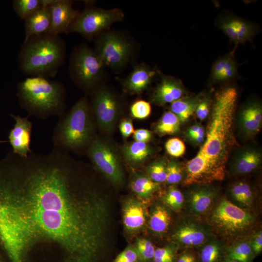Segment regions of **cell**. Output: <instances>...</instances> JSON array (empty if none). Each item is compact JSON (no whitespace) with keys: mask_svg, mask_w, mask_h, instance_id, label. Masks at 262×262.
<instances>
[{"mask_svg":"<svg viewBox=\"0 0 262 262\" xmlns=\"http://www.w3.org/2000/svg\"><path fill=\"white\" fill-rule=\"evenodd\" d=\"M201 99L200 95L193 97H183L171 103L170 111L178 116L180 122H185L195 112Z\"/></svg>","mask_w":262,"mask_h":262,"instance_id":"cell-25","label":"cell"},{"mask_svg":"<svg viewBox=\"0 0 262 262\" xmlns=\"http://www.w3.org/2000/svg\"><path fill=\"white\" fill-rule=\"evenodd\" d=\"M119 128L122 136L124 138L129 137L134 131L132 121L128 118H124L120 121Z\"/></svg>","mask_w":262,"mask_h":262,"instance_id":"cell-42","label":"cell"},{"mask_svg":"<svg viewBox=\"0 0 262 262\" xmlns=\"http://www.w3.org/2000/svg\"><path fill=\"white\" fill-rule=\"evenodd\" d=\"M180 121L171 111L164 113L155 127V131L161 135H173L180 128Z\"/></svg>","mask_w":262,"mask_h":262,"instance_id":"cell-28","label":"cell"},{"mask_svg":"<svg viewBox=\"0 0 262 262\" xmlns=\"http://www.w3.org/2000/svg\"><path fill=\"white\" fill-rule=\"evenodd\" d=\"M160 76V82L151 95V102L164 106L183 97L185 90L180 80L164 74H161Z\"/></svg>","mask_w":262,"mask_h":262,"instance_id":"cell-16","label":"cell"},{"mask_svg":"<svg viewBox=\"0 0 262 262\" xmlns=\"http://www.w3.org/2000/svg\"><path fill=\"white\" fill-rule=\"evenodd\" d=\"M222 257V249L216 241L208 243L201 250L200 262H220Z\"/></svg>","mask_w":262,"mask_h":262,"instance_id":"cell-32","label":"cell"},{"mask_svg":"<svg viewBox=\"0 0 262 262\" xmlns=\"http://www.w3.org/2000/svg\"><path fill=\"white\" fill-rule=\"evenodd\" d=\"M165 147L167 153L174 157L181 156L185 151L184 144L178 138H172L168 140L165 143Z\"/></svg>","mask_w":262,"mask_h":262,"instance_id":"cell-38","label":"cell"},{"mask_svg":"<svg viewBox=\"0 0 262 262\" xmlns=\"http://www.w3.org/2000/svg\"><path fill=\"white\" fill-rule=\"evenodd\" d=\"M261 162L259 152L249 150L243 152L237 159L235 164V170L241 174L250 173L255 170Z\"/></svg>","mask_w":262,"mask_h":262,"instance_id":"cell-27","label":"cell"},{"mask_svg":"<svg viewBox=\"0 0 262 262\" xmlns=\"http://www.w3.org/2000/svg\"><path fill=\"white\" fill-rule=\"evenodd\" d=\"M167 164L164 160L154 161L145 168L146 175L152 181L160 183L166 181Z\"/></svg>","mask_w":262,"mask_h":262,"instance_id":"cell-33","label":"cell"},{"mask_svg":"<svg viewBox=\"0 0 262 262\" xmlns=\"http://www.w3.org/2000/svg\"><path fill=\"white\" fill-rule=\"evenodd\" d=\"M134 246L137 253L139 262L153 261L155 249L150 241L143 238H138Z\"/></svg>","mask_w":262,"mask_h":262,"instance_id":"cell-34","label":"cell"},{"mask_svg":"<svg viewBox=\"0 0 262 262\" xmlns=\"http://www.w3.org/2000/svg\"><path fill=\"white\" fill-rule=\"evenodd\" d=\"M247 212L223 198L215 206L211 216L213 225L226 235L240 234L248 229L254 222Z\"/></svg>","mask_w":262,"mask_h":262,"instance_id":"cell-11","label":"cell"},{"mask_svg":"<svg viewBox=\"0 0 262 262\" xmlns=\"http://www.w3.org/2000/svg\"><path fill=\"white\" fill-rule=\"evenodd\" d=\"M26 40L33 36L49 32L50 17L49 5H43L28 16L25 20Z\"/></svg>","mask_w":262,"mask_h":262,"instance_id":"cell-20","label":"cell"},{"mask_svg":"<svg viewBox=\"0 0 262 262\" xmlns=\"http://www.w3.org/2000/svg\"><path fill=\"white\" fill-rule=\"evenodd\" d=\"M0 262H4L0 256Z\"/></svg>","mask_w":262,"mask_h":262,"instance_id":"cell-49","label":"cell"},{"mask_svg":"<svg viewBox=\"0 0 262 262\" xmlns=\"http://www.w3.org/2000/svg\"><path fill=\"white\" fill-rule=\"evenodd\" d=\"M42 5V0H15L13 2L14 11L23 20Z\"/></svg>","mask_w":262,"mask_h":262,"instance_id":"cell-31","label":"cell"},{"mask_svg":"<svg viewBox=\"0 0 262 262\" xmlns=\"http://www.w3.org/2000/svg\"><path fill=\"white\" fill-rule=\"evenodd\" d=\"M250 246L254 255L260 254L262 250V231H259L253 237L251 242Z\"/></svg>","mask_w":262,"mask_h":262,"instance_id":"cell-44","label":"cell"},{"mask_svg":"<svg viewBox=\"0 0 262 262\" xmlns=\"http://www.w3.org/2000/svg\"><path fill=\"white\" fill-rule=\"evenodd\" d=\"M124 16L123 11L119 8L104 9L88 2L70 25L68 33H77L91 40L109 30L112 24L122 21Z\"/></svg>","mask_w":262,"mask_h":262,"instance_id":"cell-8","label":"cell"},{"mask_svg":"<svg viewBox=\"0 0 262 262\" xmlns=\"http://www.w3.org/2000/svg\"><path fill=\"white\" fill-rule=\"evenodd\" d=\"M210 103H211L210 97H206L202 98L197 105L195 112L197 117L200 120H204L208 115Z\"/></svg>","mask_w":262,"mask_h":262,"instance_id":"cell-41","label":"cell"},{"mask_svg":"<svg viewBox=\"0 0 262 262\" xmlns=\"http://www.w3.org/2000/svg\"><path fill=\"white\" fill-rule=\"evenodd\" d=\"M114 262H139L138 256L134 246H128L117 255Z\"/></svg>","mask_w":262,"mask_h":262,"instance_id":"cell-39","label":"cell"},{"mask_svg":"<svg viewBox=\"0 0 262 262\" xmlns=\"http://www.w3.org/2000/svg\"><path fill=\"white\" fill-rule=\"evenodd\" d=\"M90 94L89 102L97 126L106 133L112 132L122 112L121 98L103 83Z\"/></svg>","mask_w":262,"mask_h":262,"instance_id":"cell-10","label":"cell"},{"mask_svg":"<svg viewBox=\"0 0 262 262\" xmlns=\"http://www.w3.org/2000/svg\"><path fill=\"white\" fill-rule=\"evenodd\" d=\"M236 47L229 53L219 58L213 64L210 79L214 82H221L237 78V65L234 58Z\"/></svg>","mask_w":262,"mask_h":262,"instance_id":"cell-19","label":"cell"},{"mask_svg":"<svg viewBox=\"0 0 262 262\" xmlns=\"http://www.w3.org/2000/svg\"><path fill=\"white\" fill-rule=\"evenodd\" d=\"M233 199L239 204L245 207L250 206L253 200V194L248 184L239 182L235 183L230 189Z\"/></svg>","mask_w":262,"mask_h":262,"instance_id":"cell-29","label":"cell"},{"mask_svg":"<svg viewBox=\"0 0 262 262\" xmlns=\"http://www.w3.org/2000/svg\"><path fill=\"white\" fill-rule=\"evenodd\" d=\"M208 236L207 231L202 226L190 222L181 224L173 235L174 240L185 247L201 246L206 241Z\"/></svg>","mask_w":262,"mask_h":262,"instance_id":"cell-18","label":"cell"},{"mask_svg":"<svg viewBox=\"0 0 262 262\" xmlns=\"http://www.w3.org/2000/svg\"><path fill=\"white\" fill-rule=\"evenodd\" d=\"M188 134L190 137L195 135L204 137L205 131L202 127L198 125H195L191 127L188 130Z\"/></svg>","mask_w":262,"mask_h":262,"instance_id":"cell-45","label":"cell"},{"mask_svg":"<svg viewBox=\"0 0 262 262\" xmlns=\"http://www.w3.org/2000/svg\"><path fill=\"white\" fill-rule=\"evenodd\" d=\"M70 0H53L49 5L50 26L48 33L58 35L68 33V29L79 14Z\"/></svg>","mask_w":262,"mask_h":262,"instance_id":"cell-12","label":"cell"},{"mask_svg":"<svg viewBox=\"0 0 262 262\" xmlns=\"http://www.w3.org/2000/svg\"><path fill=\"white\" fill-rule=\"evenodd\" d=\"M123 223L127 232L135 233L141 230L145 225L147 209L142 200L137 198H127L122 208Z\"/></svg>","mask_w":262,"mask_h":262,"instance_id":"cell-17","label":"cell"},{"mask_svg":"<svg viewBox=\"0 0 262 262\" xmlns=\"http://www.w3.org/2000/svg\"><path fill=\"white\" fill-rule=\"evenodd\" d=\"M223 262H239L227 258L225 261Z\"/></svg>","mask_w":262,"mask_h":262,"instance_id":"cell-48","label":"cell"},{"mask_svg":"<svg viewBox=\"0 0 262 262\" xmlns=\"http://www.w3.org/2000/svg\"><path fill=\"white\" fill-rule=\"evenodd\" d=\"M238 93L233 86L217 92L212 102L206 140L187 164L183 184H208L224 180L233 143V122Z\"/></svg>","mask_w":262,"mask_h":262,"instance_id":"cell-2","label":"cell"},{"mask_svg":"<svg viewBox=\"0 0 262 262\" xmlns=\"http://www.w3.org/2000/svg\"><path fill=\"white\" fill-rule=\"evenodd\" d=\"M130 113L132 117L139 119L147 118L151 114L150 102L139 99L134 101L130 107Z\"/></svg>","mask_w":262,"mask_h":262,"instance_id":"cell-36","label":"cell"},{"mask_svg":"<svg viewBox=\"0 0 262 262\" xmlns=\"http://www.w3.org/2000/svg\"><path fill=\"white\" fill-rule=\"evenodd\" d=\"M86 154L94 166L113 184L124 182L121 155L115 146L107 139L96 137Z\"/></svg>","mask_w":262,"mask_h":262,"instance_id":"cell-9","label":"cell"},{"mask_svg":"<svg viewBox=\"0 0 262 262\" xmlns=\"http://www.w3.org/2000/svg\"><path fill=\"white\" fill-rule=\"evenodd\" d=\"M174 253L168 246L155 249L153 261L154 262H173Z\"/></svg>","mask_w":262,"mask_h":262,"instance_id":"cell-40","label":"cell"},{"mask_svg":"<svg viewBox=\"0 0 262 262\" xmlns=\"http://www.w3.org/2000/svg\"><path fill=\"white\" fill-rule=\"evenodd\" d=\"M254 255L250 244L241 242L228 249L227 258L239 262H251Z\"/></svg>","mask_w":262,"mask_h":262,"instance_id":"cell-30","label":"cell"},{"mask_svg":"<svg viewBox=\"0 0 262 262\" xmlns=\"http://www.w3.org/2000/svg\"><path fill=\"white\" fill-rule=\"evenodd\" d=\"M15 123L10 131L9 142L13 148L14 154L26 157L32 152L31 148V140L33 124L28 117L11 115Z\"/></svg>","mask_w":262,"mask_h":262,"instance_id":"cell-14","label":"cell"},{"mask_svg":"<svg viewBox=\"0 0 262 262\" xmlns=\"http://www.w3.org/2000/svg\"><path fill=\"white\" fill-rule=\"evenodd\" d=\"M243 129L248 135L256 134L260 130L262 121V106L258 102L245 106L240 114Z\"/></svg>","mask_w":262,"mask_h":262,"instance_id":"cell-22","label":"cell"},{"mask_svg":"<svg viewBox=\"0 0 262 262\" xmlns=\"http://www.w3.org/2000/svg\"><path fill=\"white\" fill-rule=\"evenodd\" d=\"M120 153L130 166H140L147 161L153 154V150L147 143L133 141L123 146Z\"/></svg>","mask_w":262,"mask_h":262,"instance_id":"cell-21","label":"cell"},{"mask_svg":"<svg viewBox=\"0 0 262 262\" xmlns=\"http://www.w3.org/2000/svg\"><path fill=\"white\" fill-rule=\"evenodd\" d=\"M164 203L175 211H180L184 203L182 194L174 186L169 188L164 197Z\"/></svg>","mask_w":262,"mask_h":262,"instance_id":"cell-35","label":"cell"},{"mask_svg":"<svg viewBox=\"0 0 262 262\" xmlns=\"http://www.w3.org/2000/svg\"><path fill=\"white\" fill-rule=\"evenodd\" d=\"M94 50L105 66L119 71L134 56L135 48L123 33L108 30L95 38Z\"/></svg>","mask_w":262,"mask_h":262,"instance_id":"cell-7","label":"cell"},{"mask_svg":"<svg viewBox=\"0 0 262 262\" xmlns=\"http://www.w3.org/2000/svg\"><path fill=\"white\" fill-rule=\"evenodd\" d=\"M96 127L89 100L82 97L59 116L52 136L53 146L67 152L86 153L96 137Z\"/></svg>","mask_w":262,"mask_h":262,"instance_id":"cell-3","label":"cell"},{"mask_svg":"<svg viewBox=\"0 0 262 262\" xmlns=\"http://www.w3.org/2000/svg\"><path fill=\"white\" fill-rule=\"evenodd\" d=\"M158 73L144 63L135 65L127 77L121 80L124 91L130 94H141L149 87Z\"/></svg>","mask_w":262,"mask_h":262,"instance_id":"cell-15","label":"cell"},{"mask_svg":"<svg viewBox=\"0 0 262 262\" xmlns=\"http://www.w3.org/2000/svg\"><path fill=\"white\" fill-rule=\"evenodd\" d=\"M177 262H196L195 257L190 253H184L180 255Z\"/></svg>","mask_w":262,"mask_h":262,"instance_id":"cell-46","label":"cell"},{"mask_svg":"<svg viewBox=\"0 0 262 262\" xmlns=\"http://www.w3.org/2000/svg\"><path fill=\"white\" fill-rule=\"evenodd\" d=\"M80 165L54 148L12 154L0 167V244L10 262H26L43 240L60 246L64 262H97L108 244L110 206Z\"/></svg>","mask_w":262,"mask_h":262,"instance_id":"cell-1","label":"cell"},{"mask_svg":"<svg viewBox=\"0 0 262 262\" xmlns=\"http://www.w3.org/2000/svg\"><path fill=\"white\" fill-rule=\"evenodd\" d=\"M130 185L131 190L141 200L150 198L160 189L159 183L152 181L146 174L140 173L134 174Z\"/></svg>","mask_w":262,"mask_h":262,"instance_id":"cell-23","label":"cell"},{"mask_svg":"<svg viewBox=\"0 0 262 262\" xmlns=\"http://www.w3.org/2000/svg\"><path fill=\"white\" fill-rule=\"evenodd\" d=\"M171 219V214L167 208L162 204H157L153 208L149 217V228L154 233L162 234L167 230Z\"/></svg>","mask_w":262,"mask_h":262,"instance_id":"cell-26","label":"cell"},{"mask_svg":"<svg viewBox=\"0 0 262 262\" xmlns=\"http://www.w3.org/2000/svg\"><path fill=\"white\" fill-rule=\"evenodd\" d=\"M191 138L193 139L195 142L200 143L203 141L204 140V137L195 135L191 137Z\"/></svg>","mask_w":262,"mask_h":262,"instance_id":"cell-47","label":"cell"},{"mask_svg":"<svg viewBox=\"0 0 262 262\" xmlns=\"http://www.w3.org/2000/svg\"><path fill=\"white\" fill-rule=\"evenodd\" d=\"M214 197L215 193L211 189L201 188L195 191L190 197V209L195 214H203L210 208Z\"/></svg>","mask_w":262,"mask_h":262,"instance_id":"cell-24","label":"cell"},{"mask_svg":"<svg viewBox=\"0 0 262 262\" xmlns=\"http://www.w3.org/2000/svg\"><path fill=\"white\" fill-rule=\"evenodd\" d=\"M182 178V171L179 164L174 161L167 164L166 182L169 184L180 182Z\"/></svg>","mask_w":262,"mask_h":262,"instance_id":"cell-37","label":"cell"},{"mask_svg":"<svg viewBox=\"0 0 262 262\" xmlns=\"http://www.w3.org/2000/svg\"><path fill=\"white\" fill-rule=\"evenodd\" d=\"M219 28L230 41L238 45L252 40L257 33L256 26L252 23L233 16H226L217 22Z\"/></svg>","mask_w":262,"mask_h":262,"instance_id":"cell-13","label":"cell"},{"mask_svg":"<svg viewBox=\"0 0 262 262\" xmlns=\"http://www.w3.org/2000/svg\"><path fill=\"white\" fill-rule=\"evenodd\" d=\"M16 95L21 107L29 115L46 119L54 115L59 117L65 113L66 90L59 81L29 77L17 84Z\"/></svg>","mask_w":262,"mask_h":262,"instance_id":"cell-5","label":"cell"},{"mask_svg":"<svg viewBox=\"0 0 262 262\" xmlns=\"http://www.w3.org/2000/svg\"><path fill=\"white\" fill-rule=\"evenodd\" d=\"M105 67L94 49L82 44L74 49L70 56L69 72L76 85L89 94L103 83Z\"/></svg>","mask_w":262,"mask_h":262,"instance_id":"cell-6","label":"cell"},{"mask_svg":"<svg viewBox=\"0 0 262 262\" xmlns=\"http://www.w3.org/2000/svg\"><path fill=\"white\" fill-rule=\"evenodd\" d=\"M132 134L134 141L140 142L147 143L152 137V132L145 129L134 130Z\"/></svg>","mask_w":262,"mask_h":262,"instance_id":"cell-43","label":"cell"},{"mask_svg":"<svg viewBox=\"0 0 262 262\" xmlns=\"http://www.w3.org/2000/svg\"><path fill=\"white\" fill-rule=\"evenodd\" d=\"M66 52L64 41L47 33L24 40L18 60L22 71L30 77H55L63 64Z\"/></svg>","mask_w":262,"mask_h":262,"instance_id":"cell-4","label":"cell"}]
</instances>
